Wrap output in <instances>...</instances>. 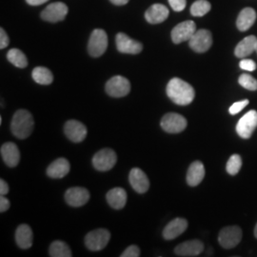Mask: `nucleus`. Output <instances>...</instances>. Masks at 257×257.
<instances>
[{"label": "nucleus", "mask_w": 257, "mask_h": 257, "mask_svg": "<svg viewBox=\"0 0 257 257\" xmlns=\"http://www.w3.org/2000/svg\"><path fill=\"white\" fill-rule=\"evenodd\" d=\"M166 92L168 97L179 106H187L191 104L195 97L193 86L178 77L170 80L167 85Z\"/></svg>", "instance_id": "1"}, {"label": "nucleus", "mask_w": 257, "mask_h": 257, "mask_svg": "<svg viewBox=\"0 0 257 257\" xmlns=\"http://www.w3.org/2000/svg\"><path fill=\"white\" fill-rule=\"evenodd\" d=\"M35 128V121L32 113L27 110H17L11 122V131L16 138L25 139L29 138Z\"/></svg>", "instance_id": "2"}, {"label": "nucleus", "mask_w": 257, "mask_h": 257, "mask_svg": "<svg viewBox=\"0 0 257 257\" xmlns=\"http://www.w3.org/2000/svg\"><path fill=\"white\" fill-rule=\"evenodd\" d=\"M117 161V156L113 150L106 148L97 152L92 157V165L99 172L111 170Z\"/></svg>", "instance_id": "3"}, {"label": "nucleus", "mask_w": 257, "mask_h": 257, "mask_svg": "<svg viewBox=\"0 0 257 257\" xmlns=\"http://www.w3.org/2000/svg\"><path fill=\"white\" fill-rule=\"evenodd\" d=\"M110 239V231L106 229H96L90 231L85 237V245L92 251H99L106 248Z\"/></svg>", "instance_id": "4"}, {"label": "nucleus", "mask_w": 257, "mask_h": 257, "mask_svg": "<svg viewBox=\"0 0 257 257\" xmlns=\"http://www.w3.org/2000/svg\"><path fill=\"white\" fill-rule=\"evenodd\" d=\"M108 48V37L105 31L101 29H95L90 37L88 51L92 57L101 56Z\"/></svg>", "instance_id": "5"}, {"label": "nucleus", "mask_w": 257, "mask_h": 257, "mask_svg": "<svg viewBox=\"0 0 257 257\" xmlns=\"http://www.w3.org/2000/svg\"><path fill=\"white\" fill-rule=\"evenodd\" d=\"M106 92L111 97H123L126 96L131 91V83L127 78L116 75L111 77L105 87Z\"/></svg>", "instance_id": "6"}, {"label": "nucleus", "mask_w": 257, "mask_h": 257, "mask_svg": "<svg viewBox=\"0 0 257 257\" xmlns=\"http://www.w3.org/2000/svg\"><path fill=\"white\" fill-rule=\"evenodd\" d=\"M188 122L183 115L170 112L165 114L161 119V128L169 134H179L187 128Z\"/></svg>", "instance_id": "7"}, {"label": "nucleus", "mask_w": 257, "mask_h": 257, "mask_svg": "<svg viewBox=\"0 0 257 257\" xmlns=\"http://www.w3.org/2000/svg\"><path fill=\"white\" fill-rule=\"evenodd\" d=\"M242 239V230L238 226L225 227L220 230L218 235V242L224 248L236 247Z\"/></svg>", "instance_id": "8"}, {"label": "nucleus", "mask_w": 257, "mask_h": 257, "mask_svg": "<svg viewBox=\"0 0 257 257\" xmlns=\"http://www.w3.org/2000/svg\"><path fill=\"white\" fill-rule=\"evenodd\" d=\"M257 128V111L251 110L239 119L236 125V132L240 138L248 139Z\"/></svg>", "instance_id": "9"}, {"label": "nucleus", "mask_w": 257, "mask_h": 257, "mask_svg": "<svg viewBox=\"0 0 257 257\" xmlns=\"http://www.w3.org/2000/svg\"><path fill=\"white\" fill-rule=\"evenodd\" d=\"M189 45L196 53L202 54L207 52L212 45L211 32L205 29L196 31L192 38L189 40Z\"/></svg>", "instance_id": "10"}, {"label": "nucleus", "mask_w": 257, "mask_h": 257, "mask_svg": "<svg viewBox=\"0 0 257 257\" xmlns=\"http://www.w3.org/2000/svg\"><path fill=\"white\" fill-rule=\"evenodd\" d=\"M196 32V25L192 20L184 21L176 25L172 31V39L175 44L189 41Z\"/></svg>", "instance_id": "11"}, {"label": "nucleus", "mask_w": 257, "mask_h": 257, "mask_svg": "<svg viewBox=\"0 0 257 257\" xmlns=\"http://www.w3.org/2000/svg\"><path fill=\"white\" fill-rule=\"evenodd\" d=\"M90 199V193L82 187L70 188L65 193V200L68 205L74 208L82 207Z\"/></svg>", "instance_id": "12"}, {"label": "nucleus", "mask_w": 257, "mask_h": 257, "mask_svg": "<svg viewBox=\"0 0 257 257\" xmlns=\"http://www.w3.org/2000/svg\"><path fill=\"white\" fill-rule=\"evenodd\" d=\"M116 48L122 54L138 55L142 52L143 45L137 40L132 39L126 34L119 33L116 36Z\"/></svg>", "instance_id": "13"}, {"label": "nucleus", "mask_w": 257, "mask_h": 257, "mask_svg": "<svg viewBox=\"0 0 257 257\" xmlns=\"http://www.w3.org/2000/svg\"><path fill=\"white\" fill-rule=\"evenodd\" d=\"M68 14V7L62 2H55L50 4L41 13V19L48 22H58L66 18Z\"/></svg>", "instance_id": "14"}, {"label": "nucleus", "mask_w": 257, "mask_h": 257, "mask_svg": "<svg viewBox=\"0 0 257 257\" xmlns=\"http://www.w3.org/2000/svg\"><path fill=\"white\" fill-rule=\"evenodd\" d=\"M66 137L74 143L82 142L87 137L88 131L86 126L77 120H69L64 126Z\"/></svg>", "instance_id": "15"}, {"label": "nucleus", "mask_w": 257, "mask_h": 257, "mask_svg": "<svg viewBox=\"0 0 257 257\" xmlns=\"http://www.w3.org/2000/svg\"><path fill=\"white\" fill-rule=\"evenodd\" d=\"M204 249V244L200 240L194 239L186 241L175 248V253L177 256L193 257L198 256L200 253H202Z\"/></svg>", "instance_id": "16"}, {"label": "nucleus", "mask_w": 257, "mask_h": 257, "mask_svg": "<svg viewBox=\"0 0 257 257\" xmlns=\"http://www.w3.org/2000/svg\"><path fill=\"white\" fill-rule=\"evenodd\" d=\"M132 188L138 193H145L150 188V180L146 174L138 168H134L128 175Z\"/></svg>", "instance_id": "17"}, {"label": "nucleus", "mask_w": 257, "mask_h": 257, "mask_svg": "<svg viewBox=\"0 0 257 257\" xmlns=\"http://www.w3.org/2000/svg\"><path fill=\"white\" fill-rule=\"evenodd\" d=\"M1 156L4 163L10 168H15L19 165L20 161V152L15 143L7 142L1 147Z\"/></svg>", "instance_id": "18"}, {"label": "nucleus", "mask_w": 257, "mask_h": 257, "mask_svg": "<svg viewBox=\"0 0 257 257\" xmlns=\"http://www.w3.org/2000/svg\"><path fill=\"white\" fill-rule=\"evenodd\" d=\"M188 228V221L185 218L177 217L171 221L163 230V237L166 240H173L181 235Z\"/></svg>", "instance_id": "19"}, {"label": "nucleus", "mask_w": 257, "mask_h": 257, "mask_svg": "<svg viewBox=\"0 0 257 257\" xmlns=\"http://www.w3.org/2000/svg\"><path fill=\"white\" fill-rule=\"evenodd\" d=\"M169 9L162 4H154L147 10L145 18L151 24H159L165 21L169 17Z\"/></svg>", "instance_id": "20"}, {"label": "nucleus", "mask_w": 257, "mask_h": 257, "mask_svg": "<svg viewBox=\"0 0 257 257\" xmlns=\"http://www.w3.org/2000/svg\"><path fill=\"white\" fill-rule=\"evenodd\" d=\"M16 241L19 248L28 249L33 246L34 233L27 224L19 225L16 231Z\"/></svg>", "instance_id": "21"}, {"label": "nucleus", "mask_w": 257, "mask_h": 257, "mask_svg": "<svg viewBox=\"0 0 257 257\" xmlns=\"http://www.w3.org/2000/svg\"><path fill=\"white\" fill-rule=\"evenodd\" d=\"M205 177V167L202 162L194 161L189 167L187 173V183L191 187H196L201 183Z\"/></svg>", "instance_id": "22"}, {"label": "nucleus", "mask_w": 257, "mask_h": 257, "mask_svg": "<svg viewBox=\"0 0 257 257\" xmlns=\"http://www.w3.org/2000/svg\"><path fill=\"white\" fill-rule=\"evenodd\" d=\"M71 169L70 163L65 158L55 160L47 169V175L51 178H63L69 174Z\"/></svg>", "instance_id": "23"}, {"label": "nucleus", "mask_w": 257, "mask_h": 257, "mask_svg": "<svg viewBox=\"0 0 257 257\" xmlns=\"http://www.w3.org/2000/svg\"><path fill=\"white\" fill-rule=\"evenodd\" d=\"M106 199L111 208L121 210L127 203V193L122 188H113L107 193Z\"/></svg>", "instance_id": "24"}, {"label": "nucleus", "mask_w": 257, "mask_h": 257, "mask_svg": "<svg viewBox=\"0 0 257 257\" xmlns=\"http://www.w3.org/2000/svg\"><path fill=\"white\" fill-rule=\"evenodd\" d=\"M257 38L254 36L245 37L237 44L234 50V55L239 58H246L256 51Z\"/></svg>", "instance_id": "25"}, {"label": "nucleus", "mask_w": 257, "mask_h": 257, "mask_svg": "<svg viewBox=\"0 0 257 257\" xmlns=\"http://www.w3.org/2000/svg\"><path fill=\"white\" fill-rule=\"evenodd\" d=\"M256 18V12L252 8L248 7L242 10L236 20L237 29L241 32L248 31V29L254 24Z\"/></svg>", "instance_id": "26"}, {"label": "nucleus", "mask_w": 257, "mask_h": 257, "mask_svg": "<svg viewBox=\"0 0 257 257\" xmlns=\"http://www.w3.org/2000/svg\"><path fill=\"white\" fill-rule=\"evenodd\" d=\"M50 256L52 257H71L73 255L72 250L67 243L60 240L54 241L49 249Z\"/></svg>", "instance_id": "27"}, {"label": "nucleus", "mask_w": 257, "mask_h": 257, "mask_svg": "<svg viewBox=\"0 0 257 257\" xmlns=\"http://www.w3.org/2000/svg\"><path fill=\"white\" fill-rule=\"evenodd\" d=\"M33 79L40 85H50L54 81V75L52 72L45 67H37L34 69Z\"/></svg>", "instance_id": "28"}, {"label": "nucleus", "mask_w": 257, "mask_h": 257, "mask_svg": "<svg viewBox=\"0 0 257 257\" xmlns=\"http://www.w3.org/2000/svg\"><path fill=\"white\" fill-rule=\"evenodd\" d=\"M7 59L9 60L10 63L15 65L16 67L24 69L28 66V59L26 55L22 51L19 49H12L10 50L7 54Z\"/></svg>", "instance_id": "29"}, {"label": "nucleus", "mask_w": 257, "mask_h": 257, "mask_svg": "<svg viewBox=\"0 0 257 257\" xmlns=\"http://www.w3.org/2000/svg\"><path fill=\"white\" fill-rule=\"evenodd\" d=\"M211 9V3L207 0H197L191 7V14L193 17H203Z\"/></svg>", "instance_id": "30"}, {"label": "nucleus", "mask_w": 257, "mask_h": 257, "mask_svg": "<svg viewBox=\"0 0 257 257\" xmlns=\"http://www.w3.org/2000/svg\"><path fill=\"white\" fill-rule=\"evenodd\" d=\"M242 167V159L239 155H232L227 162L226 170L230 175H237Z\"/></svg>", "instance_id": "31"}, {"label": "nucleus", "mask_w": 257, "mask_h": 257, "mask_svg": "<svg viewBox=\"0 0 257 257\" xmlns=\"http://www.w3.org/2000/svg\"><path fill=\"white\" fill-rule=\"evenodd\" d=\"M238 82L243 88L247 89L248 91H256L257 90V80L249 74H241L239 77Z\"/></svg>", "instance_id": "32"}, {"label": "nucleus", "mask_w": 257, "mask_h": 257, "mask_svg": "<svg viewBox=\"0 0 257 257\" xmlns=\"http://www.w3.org/2000/svg\"><path fill=\"white\" fill-rule=\"evenodd\" d=\"M248 103H249V101H248V99H245V100H242V101L235 102V103H233L230 106V109H229V112H230V114H232V115H235V114L239 113L243 109H245V107L248 106Z\"/></svg>", "instance_id": "33"}, {"label": "nucleus", "mask_w": 257, "mask_h": 257, "mask_svg": "<svg viewBox=\"0 0 257 257\" xmlns=\"http://www.w3.org/2000/svg\"><path fill=\"white\" fill-rule=\"evenodd\" d=\"M239 66H240V68H241L242 70L248 71V72H253V71H255L257 67L256 63H255L253 60L248 59V58H243V59L240 61Z\"/></svg>", "instance_id": "34"}, {"label": "nucleus", "mask_w": 257, "mask_h": 257, "mask_svg": "<svg viewBox=\"0 0 257 257\" xmlns=\"http://www.w3.org/2000/svg\"><path fill=\"white\" fill-rule=\"evenodd\" d=\"M121 257H138L140 256V249L137 245H131L126 248L123 253L120 255Z\"/></svg>", "instance_id": "35"}, {"label": "nucleus", "mask_w": 257, "mask_h": 257, "mask_svg": "<svg viewBox=\"0 0 257 257\" xmlns=\"http://www.w3.org/2000/svg\"><path fill=\"white\" fill-rule=\"evenodd\" d=\"M171 7L175 12H181L186 8L187 0H169Z\"/></svg>", "instance_id": "36"}, {"label": "nucleus", "mask_w": 257, "mask_h": 257, "mask_svg": "<svg viewBox=\"0 0 257 257\" xmlns=\"http://www.w3.org/2000/svg\"><path fill=\"white\" fill-rule=\"evenodd\" d=\"M10 39L8 35L3 28L0 29V49H5L9 45Z\"/></svg>", "instance_id": "37"}, {"label": "nucleus", "mask_w": 257, "mask_h": 257, "mask_svg": "<svg viewBox=\"0 0 257 257\" xmlns=\"http://www.w3.org/2000/svg\"><path fill=\"white\" fill-rule=\"evenodd\" d=\"M10 204L9 199L5 197V195H1L0 197V211L1 212H5L9 210Z\"/></svg>", "instance_id": "38"}, {"label": "nucleus", "mask_w": 257, "mask_h": 257, "mask_svg": "<svg viewBox=\"0 0 257 257\" xmlns=\"http://www.w3.org/2000/svg\"><path fill=\"white\" fill-rule=\"evenodd\" d=\"M8 193H9V185L4 179H0V194L6 195Z\"/></svg>", "instance_id": "39"}, {"label": "nucleus", "mask_w": 257, "mask_h": 257, "mask_svg": "<svg viewBox=\"0 0 257 257\" xmlns=\"http://www.w3.org/2000/svg\"><path fill=\"white\" fill-rule=\"evenodd\" d=\"M28 4L32 5V6H37V5H41L43 3L47 2L48 0H26Z\"/></svg>", "instance_id": "40"}, {"label": "nucleus", "mask_w": 257, "mask_h": 257, "mask_svg": "<svg viewBox=\"0 0 257 257\" xmlns=\"http://www.w3.org/2000/svg\"><path fill=\"white\" fill-rule=\"evenodd\" d=\"M110 2L114 5L117 6H122V5H126L128 2V0H110Z\"/></svg>", "instance_id": "41"}, {"label": "nucleus", "mask_w": 257, "mask_h": 257, "mask_svg": "<svg viewBox=\"0 0 257 257\" xmlns=\"http://www.w3.org/2000/svg\"><path fill=\"white\" fill-rule=\"evenodd\" d=\"M254 236L257 238V223L256 226H255V228H254Z\"/></svg>", "instance_id": "42"}, {"label": "nucleus", "mask_w": 257, "mask_h": 257, "mask_svg": "<svg viewBox=\"0 0 257 257\" xmlns=\"http://www.w3.org/2000/svg\"><path fill=\"white\" fill-rule=\"evenodd\" d=\"M256 52H257V47H256Z\"/></svg>", "instance_id": "43"}]
</instances>
